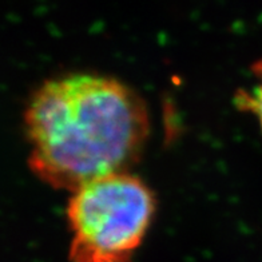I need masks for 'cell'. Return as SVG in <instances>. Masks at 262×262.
<instances>
[{"instance_id":"7a4b0ae2","label":"cell","mask_w":262,"mask_h":262,"mask_svg":"<svg viewBox=\"0 0 262 262\" xmlns=\"http://www.w3.org/2000/svg\"><path fill=\"white\" fill-rule=\"evenodd\" d=\"M156 198L127 171L107 176L73 191L67 205L71 262H128L146 237Z\"/></svg>"},{"instance_id":"3957f363","label":"cell","mask_w":262,"mask_h":262,"mask_svg":"<svg viewBox=\"0 0 262 262\" xmlns=\"http://www.w3.org/2000/svg\"><path fill=\"white\" fill-rule=\"evenodd\" d=\"M253 73L255 83L249 90L238 91L235 95V104L238 108L252 113L257 118L262 130V60L255 63Z\"/></svg>"},{"instance_id":"6da1fadb","label":"cell","mask_w":262,"mask_h":262,"mask_svg":"<svg viewBox=\"0 0 262 262\" xmlns=\"http://www.w3.org/2000/svg\"><path fill=\"white\" fill-rule=\"evenodd\" d=\"M28 165L54 189L75 191L126 172L145 147V102L124 83L97 74L47 80L25 111Z\"/></svg>"}]
</instances>
